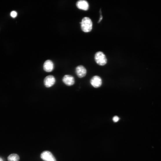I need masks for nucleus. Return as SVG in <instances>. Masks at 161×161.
<instances>
[{"instance_id":"9","label":"nucleus","mask_w":161,"mask_h":161,"mask_svg":"<svg viewBox=\"0 0 161 161\" xmlns=\"http://www.w3.org/2000/svg\"><path fill=\"white\" fill-rule=\"evenodd\" d=\"M77 7L85 11H87L89 8V5L88 2L85 0H80L77 1L76 3Z\"/></svg>"},{"instance_id":"13","label":"nucleus","mask_w":161,"mask_h":161,"mask_svg":"<svg viewBox=\"0 0 161 161\" xmlns=\"http://www.w3.org/2000/svg\"><path fill=\"white\" fill-rule=\"evenodd\" d=\"M100 17L99 18V21H98V23H100V22H101V21H102V20L103 19V17L102 16V14H101V10H100Z\"/></svg>"},{"instance_id":"8","label":"nucleus","mask_w":161,"mask_h":161,"mask_svg":"<svg viewBox=\"0 0 161 161\" xmlns=\"http://www.w3.org/2000/svg\"><path fill=\"white\" fill-rule=\"evenodd\" d=\"M43 67L45 72H51L54 69V64L51 60H48L44 63Z\"/></svg>"},{"instance_id":"10","label":"nucleus","mask_w":161,"mask_h":161,"mask_svg":"<svg viewBox=\"0 0 161 161\" xmlns=\"http://www.w3.org/2000/svg\"><path fill=\"white\" fill-rule=\"evenodd\" d=\"M8 161H19V157L16 154H12L8 156Z\"/></svg>"},{"instance_id":"11","label":"nucleus","mask_w":161,"mask_h":161,"mask_svg":"<svg viewBox=\"0 0 161 161\" xmlns=\"http://www.w3.org/2000/svg\"><path fill=\"white\" fill-rule=\"evenodd\" d=\"M17 12L15 11L12 12L10 13V15L12 17L15 18L17 16Z\"/></svg>"},{"instance_id":"4","label":"nucleus","mask_w":161,"mask_h":161,"mask_svg":"<svg viewBox=\"0 0 161 161\" xmlns=\"http://www.w3.org/2000/svg\"><path fill=\"white\" fill-rule=\"evenodd\" d=\"M41 157L45 161H56L52 153L47 151H45L42 153Z\"/></svg>"},{"instance_id":"7","label":"nucleus","mask_w":161,"mask_h":161,"mask_svg":"<svg viewBox=\"0 0 161 161\" xmlns=\"http://www.w3.org/2000/svg\"><path fill=\"white\" fill-rule=\"evenodd\" d=\"M87 71L83 65H79L76 69V73L79 78H83L86 75Z\"/></svg>"},{"instance_id":"6","label":"nucleus","mask_w":161,"mask_h":161,"mask_svg":"<svg viewBox=\"0 0 161 161\" xmlns=\"http://www.w3.org/2000/svg\"><path fill=\"white\" fill-rule=\"evenodd\" d=\"M63 82L67 86H72L75 83L74 77L70 75H66L63 78Z\"/></svg>"},{"instance_id":"14","label":"nucleus","mask_w":161,"mask_h":161,"mask_svg":"<svg viewBox=\"0 0 161 161\" xmlns=\"http://www.w3.org/2000/svg\"><path fill=\"white\" fill-rule=\"evenodd\" d=\"M0 161H3L2 159L0 157Z\"/></svg>"},{"instance_id":"2","label":"nucleus","mask_w":161,"mask_h":161,"mask_svg":"<svg viewBox=\"0 0 161 161\" xmlns=\"http://www.w3.org/2000/svg\"><path fill=\"white\" fill-rule=\"evenodd\" d=\"M95 59L96 63L100 66H104L107 62V59L106 56L101 52H98L96 54Z\"/></svg>"},{"instance_id":"3","label":"nucleus","mask_w":161,"mask_h":161,"mask_svg":"<svg viewBox=\"0 0 161 161\" xmlns=\"http://www.w3.org/2000/svg\"><path fill=\"white\" fill-rule=\"evenodd\" d=\"M56 80L55 77L51 75L47 76L44 80L45 86L47 88H49L53 86L56 83Z\"/></svg>"},{"instance_id":"12","label":"nucleus","mask_w":161,"mask_h":161,"mask_svg":"<svg viewBox=\"0 0 161 161\" xmlns=\"http://www.w3.org/2000/svg\"><path fill=\"white\" fill-rule=\"evenodd\" d=\"M113 120L114 122H116L118 121L119 118L118 116H115L113 117Z\"/></svg>"},{"instance_id":"1","label":"nucleus","mask_w":161,"mask_h":161,"mask_svg":"<svg viewBox=\"0 0 161 161\" xmlns=\"http://www.w3.org/2000/svg\"><path fill=\"white\" fill-rule=\"evenodd\" d=\"M80 23L82 30L83 32L87 33L92 31L93 28V23L90 18L87 17H84Z\"/></svg>"},{"instance_id":"5","label":"nucleus","mask_w":161,"mask_h":161,"mask_svg":"<svg viewBox=\"0 0 161 161\" xmlns=\"http://www.w3.org/2000/svg\"><path fill=\"white\" fill-rule=\"evenodd\" d=\"M90 84L94 87L98 88L102 85V80L101 78L98 76H95L90 80Z\"/></svg>"}]
</instances>
